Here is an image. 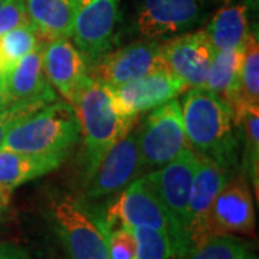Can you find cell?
Returning <instances> with one entry per match:
<instances>
[{"instance_id":"obj_1","label":"cell","mask_w":259,"mask_h":259,"mask_svg":"<svg viewBox=\"0 0 259 259\" xmlns=\"http://www.w3.org/2000/svg\"><path fill=\"white\" fill-rule=\"evenodd\" d=\"M180 107L189 147L232 173L238 164V125L229 104L200 87L186 90Z\"/></svg>"},{"instance_id":"obj_2","label":"cell","mask_w":259,"mask_h":259,"mask_svg":"<svg viewBox=\"0 0 259 259\" xmlns=\"http://www.w3.org/2000/svg\"><path fill=\"white\" fill-rule=\"evenodd\" d=\"M74 107L81 127V173L85 183L107 151L137 125L139 118L121 117L112 105L110 87L93 76L83 87Z\"/></svg>"},{"instance_id":"obj_3","label":"cell","mask_w":259,"mask_h":259,"mask_svg":"<svg viewBox=\"0 0 259 259\" xmlns=\"http://www.w3.org/2000/svg\"><path fill=\"white\" fill-rule=\"evenodd\" d=\"M79 133L74 105L55 100L18 121L6 134L0 150L35 156H68L79 141Z\"/></svg>"},{"instance_id":"obj_4","label":"cell","mask_w":259,"mask_h":259,"mask_svg":"<svg viewBox=\"0 0 259 259\" xmlns=\"http://www.w3.org/2000/svg\"><path fill=\"white\" fill-rule=\"evenodd\" d=\"M51 228L68 259H110L105 229L98 213L66 193H55L48 202Z\"/></svg>"},{"instance_id":"obj_5","label":"cell","mask_w":259,"mask_h":259,"mask_svg":"<svg viewBox=\"0 0 259 259\" xmlns=\"http://www.w3.org/2000/svg\"><path fill=\"white\" fill-rule=\"evenodd\" d=\"M100 218L105 229L117 226H148L166 232L170 236L176 259L183 258L189 252L171 218L144 175L118 192L117 197L105 207V212H102Z\"/></svg>"},{"instance_id":"obj_6","label":"cell","mask_w":259,"mask_h":259,"mask_svg":"<svg viewBox=\"0 0 259 259\" xmlns=\"http://www.w3.org/2000/svg\"><path fill=\"white\" fill-rule=\"evenodd\" d=\"M143 175L160 168L189 147L180 101L173 98L151 110L137 127Z\"/></svg>"},{"instance_id":"obj_7","label":"cell","mask_w":259,"mask_h":259,"mask_svg":"<svg viewBox=\"0 0 259 259\" xmlns=\"http://www.w3.org/2000/svg\"><path fill=\"white\" fill-rule=\"evenodd\" d=\"M207 0H140L133 29L140 39L167 40L193 30L206 18Z\"/></svg>"},{"instance_id":"obj_8","label":"cell","mask_w":259,"mask_h":259,"mask_svg":"<svg viewBox=\"0 0 259 259\" xmlns=\"http://www.w3.org/2000/svg\"><path fill=\"white\" fill-rule=\"evenodd\" d=\"M90 66L94 79L108 87L131 82L157 71H168L163 42L154 39H139L118 49H110Z\"/></svg>"},{"instance_id":"obj_9","label":"cell","mask_w":259,"mask_h":259,"mask_svg":"<svg viewBox=\"0 0 259 259\" xmlns=\"http://www.w3.org/2000/svg\"><path fill=\"white\" fill-rule=\"evenodd\" d=\"M199 163L200 154L196 153L193 148L187 147L167 164L144 175L168 216L171 218L187 250H190L186 232L187 206Z\"/></svg>"},{"instance_id":"obj_10","label":"cell","mask_w":259,"mask_h":259,"mask_svg":"<svg viewBox=\"0 0 259 259\" xmlns=\"http://www.w3.org/2000/svg\"><path fill=\"white\" fill-rule=\"evenodd\" d=\"M143 176L137 127L131 128L102 157L93 176L83 183V200L94 202L112 194Z\"/></svg>"},{"instance_id":"obj_11","label":"cell","mask_w":259,"mask_h":259,"mask_svg":"<svg viewBox=\"0 0 259 259\" xmlns=\"http://www.w3.org/2000/svg\"><path fill=\"white\" fill-rule=\"evenodd\" d=\"M121 0H78L72 42L91 65L114 45Z\"/></svg>"},{"instance_id":"obj_12","label":"cell","mask_w":259,"mask_h":259,"mask_svg":"<svg viewBox=\"0 0 259 259\" xmlns=\"http://www.w3.org/2000/svg\"><path fill=\"white\" fill-rule=\"evenodd\" d=\"M42 64L48 82L65 101L75 105L90 81V64L71 37L49 39L42 48Z\"/></svg>"},{"instance_id":"obj_13","label":"cell","mask_w":259,"mask_h":259,"mask_svg":"<svg viewBox=\"0 0 259 259\" xmlns=\"http://www.w3.org/2000/svg\"><path fill=\"white\" fill-rule=\"evenodd\" d=\"M186 91L185 85L170 71H157L136 81L110 87L112 105L121 117L139 118Z\"/></svg>"},{"instance_id":"obj_14","label":"cell","mask_w":259,"mask_h":259,"mask_svg":"<svg viewBox=\"0 0 259 259\" xmlns=\"http://www.w3.org/2000/svg\"><path fill=\"white\" fill-rule=\"evenodd\" d=\"M255 231V209L245 175L229 179L214 197L207 221L209 238L222 235H250Z\"/></svg>"},{"instance_id":"obj_15","label":"cell","mask_w":259,"mask_h":259,"mask_svg":"<svg viewBox=\"0 0 259 259\" xmlns=\"http://www.w3.org/2000/svg\"><path fill=\"white\" fill-rule=\"evenodd\" d=\"M163 54L168 71L186 90L204 87L214 51L203 29L167 39L163 42Z\"/></svg>"},{"instance_id":"obj_16","label":"cell","mask_w":259,"mask_h":259,"mask_svg":"<svg viewBox=\"0 0 259 259\" xmlns=\"http://www.w3.org/2000/svg\"><path fill=\"white\" fill-rule=\"evenodd\" d=\"M229 171L212 158L200 156V163L193 177L189 196L186 232L190 250L202 245L209 238L207 221L214 197L229 180Z\"/></svg>"},{"instance_id":"obj_17","label":"cell","mask_w":259,"mask_h":259,"mask_svg":"<svg viewBox=\"0 0 259 259\" xmlns=\"http://www.w3.org/2000/svg\"><path fill=\"white\" fill-rule=\"evenodd\" d=\"M42 48L44 42L35 51L10 65L3 75V82L13 102L56 100L55 91L44 72Z\"/></svg>"},{"instance_id":"obj_18","label":"cell","mask_w":259,"mask_h":259,"mask_svg":"<svg viewBox=\"0 0 259 259\" xmlns=\"http://www.w3.org/2000/svg\"><path fill=\"white\" fill-rule=\"evenodd\" d=\"M29 19L42 39L71 37L78 0H25Z\"/></svg>"},{"instance_id":"obj_19","label":"cell","mask_w":259,"mask_h":259,"mask_svg":"<svg viewBox=\"0 0 259 259\" xmlns=\"http://www.w3.org/2000/svg\"><path fill=\"white\" fill-rule=\"evenodd\" d=\"M66 156H35L12 150H0V185L15 190L54 171L65 161Z\"/></svg>"},{"instance_id":"obj_20","label":"cell","mask_w":259,"mask_h":259,"mask_svg":"<svg viewBox=\"0 0 259 259\" xmlns=\"http://www.w3.org/2000/svg\"><path fill=\"white\" fill-rule=\"evenodd\" d=\"M203 30L214 52L245 47L249 33L246 6L233 5L223 8L213 16Z\"/></svg>"},{"instance_id":"obj_21","label":"cell","mask_w":259,"mask_h":259,"mask_svg":"<svg viewBox=\"0 0 259 259\" xmlns=\"http://www.w3.org/2000/svg\"><path fill=\"white\" fill-rule=\"evenodd\" d=\"M243 51L245 47L214 52L204 83V88L223 98L231 108L238 94Z\"/></svg>"},{"instance_id":"obj_22","label":"cell","mask_w":259,"mask_h":259,"mask_svg":"<svg viewBox=\"0 0 259 259\" xmlns=\"http://www.w3.org/2000/svg\"><path fill=\"white\" fill-rule=\"evenodd\" d=\"M253 107H259V44L256 29L253 32L249 30L245 42L239 87L236 100L232 105L236 125L242 112Z\"/></svg>"},{"instance_id":"obj_23","label":"cell","mask_w":259,"mask_h":259,"mask_svg":"<svg viewBox=\"0 0 259 259\" xmlns=\"http://www.w3.org/2000/svg\"><path fill=\"white\" fill-rule=\"evenodd\" d=\"M238 127L243 134V175L255 190L259 180V107L248 108L242 112Z\"/></svg>"},{"instance_id":"obj_24","label":"cell","mask_w":259,"mask_h":259,"mask_svg":"<svg viewBox=\"0 0 259 259\" xmlns=\"http://www.w3.org/2000/svg\"><path fill=\"white\" fill-rule=\"evenodd\" d=\"M180 259H256L249 243L233 235L213 236Z\"/></svg>"},{"instance_id":"obj_25","label":"cell","mask_w":259,"mask_h":259,"mask_svg":"<svg viewBox=\"0 0 259 259\" xmlns=\"http://www.w3.org/2000/svg\"><path fill=\"white\" fill-rule=\"evenodd\" d=\"M40 44V35L32 23L18 26L0 36V49L9 65L35 51Z\"/></svg>"},{"instance_id":"obj_26","label":"cell","mask_w":259,"mask_h":259,"mask_svg":"<svg viewBox=\"0 0 259 259\" xmlns=\"http://www.w3.org/2000/svg\"><path fill=\"white\" fill-rule=\"evenodd\" d=\"M131 229L137 243L139 259H176L170 236L166 232L148 226H137Z\"/></svg>"},{"instance_id":"obj_27","label":"cell","mask_w":259,"mask_h":259,"mask_svg":"<svg viewBox=\"0 0 259 259\" xmlns=\"http://www.w3.org/2000/svg\"><path fill=\"white\" fill-rule=\"evenodd\" d=\"M105 236L110 259H139L137 243L131 228L117 226L112 229H105Z\"/></svg>"},{"instance_id":"obj_28","label":"cell","mask_w":259,"mask_h":259,"mask_svg":"<svg viewBox=\"0 0 259 259\" xmlns=\"http://www.w3.org/2000/svg\"><path fill=\"white\" fill-rule=\"evenodd\" d=\"M49 102L48 100H36V101L28 102H15L12 104L8 110L0 112V146L3 143V140L6 137V134L9 133V130L22 118L28 117L29 114L35 112L39 108H42L44 105H47Z\"/></svg>"},{"instance_id":"obj_29","label":"cell","mask_w":259,"mask_h":259,"mask_svg":"<svg viewBox=\"0 0 259 259\" xmlns=\"http://www.w3.org/2000/svg\"><path fill=\"white\" fill-rule=\"evenodd\" d=\"M29 23L32 22L29 19L25 0H6L0 6V36L12 29Z\"/></svg>"},{"instance_id":"obj_30","label":"cell","mask_w":259,"mask_h":259,"mask_svg":"<svg viewBox=\"0 0 259 259\" xmlns=\"http://www.w3.org/2000/svg\"><path fill=\"white\" fill-rule=\"evenodd\" d=\"M0 259H42L32 255L26 248L16 243H3L0 245Z\"/></svg>"},{"instance_id":"obj_31","label":"cell","mask_w":259,"mask_h":259,"mask_svg":"<svg viewBox=\"0 0 259 259\" xmlns=\"http://www.w3.org/2000/svg\"><path fill=\"white\" fill-rule=\"evenodd\" d=\"M12 192L8 187L0 185V219H3L10 209L12 203Z\"/></svg>"},{"instance_id":"obj_32","label":"cell","mask_w":259,"mask_h":259,"mask_svg":"<svg viewBox=\"0 0 259 259\" xmlns=\"http://www.w3.org/2000/svg\"><path fill=\"white\" fill-rule=\"evenodd\" d=\"M12 104H15L13 100L10 98L9 93L5 87V82H3V76H0V112L8 110Z\"/></svg>"},{"instance_id":"obj_33","label":"cell","mask_w":259,"mask_h":259,"mask_svg":"<svg viewBox=\"0 0 259 259\" xmlns=\"http://www.w3.org/2000/svg\"><path fill=\"white\" fill-rule=\"evenodd\" d=\"M9 62L6 61V58L3 55V52H2V49H0V76H3L5 72L9 69Z\"/></svg>"},{"instance_id":"obj_34","label":"cell","mask_w":259,"mask_h":259,"mask_svg":"<svg viewBox=\"0 0 259 259\" xmlns=\"http://www.w3.org/2000/svg\"><path fill=\"white\" fill-rule=\"evenodd\" d=\"M5 2H6V0H0V6H2V5H3Z\"/></svg>"}]
</instances>
